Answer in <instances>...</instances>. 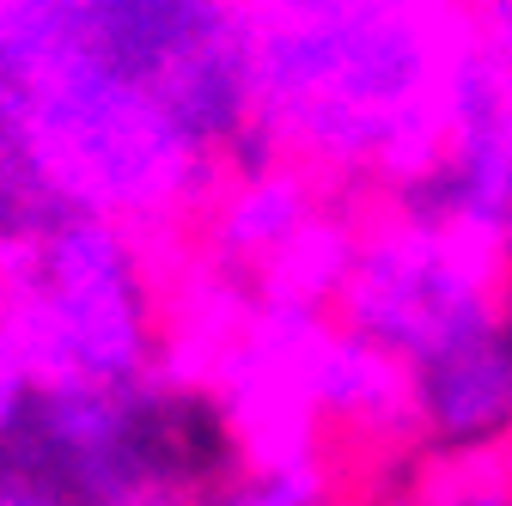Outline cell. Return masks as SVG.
Listing matches in <instances>:
<instances>
[{
	"instance_id": "cell-5",
	"label": "cell",
	"mask_w": 512,
	"mask_h": 506,
	"mask_svg": "<svg viewBox=\"0 0 512 506\" xmlns=\"http://www.w3.org/2000/svg\"><path fill=\"white\" fill-rule=\"evenodd\" d=\"M0 506H74L68 494H55L49 482L13 470V464H0Z\"/></svg>"
},
{
	"instance_id": "cell-6",
	"label": "cell",
	"mask_w": 512,
	"mask_h": 506,
	"mask_svg": "<svg viewBox=\"0 0 512 506\" xmlns=\"http://www.w3.org/2000/svg\"><path fill=\"white\" fill-rule=\"evenodd\" d=\"M488 257H494V281H500V299L512 305V202H506V214H500V226H494V238H488Z\"/></svg>"
},
{
	"instance_id": "cell-4",
	"label": "cell",
	"mask_w": 512,
	"mask_h": 506,
	"mask_svg": "<svg viewBox=\"0 0 512 506\" xmlns=\"http://www.w3.org/2000/svg\"><path fill=\"white\" fill-rule=\"evenodd\" d=\"M202 506H348L342 464L324 446L250 452L226 482L202 494Z\"/></svg>"
},
{
	"instance_id": "cell-2",
	"label": "cell",
	"mask_w": 512,
	"mask_h": 506,
	"mask_svg": "<svg viewBox=\"0 0 512 506\" xmlns=\"http://www.w3.org/2000/svg\"><path fill=\"white\" fill-rule=\"evenodd\" d=\"M171 366L147 226L68 208L0 263V385H135Z\"/></svg>"
},
{
	"instance_id": "cell-1",
	"label": "cell",
	"mask_w": 512,
	"mask_h": 506,
	"mask_svg": "<svg viewBox=\"0 0 512 506\" xmlns=\"http://www.w3.org/2000/svg\"><path fill=\"white\" fill-rule=\"evenodd\" d=\"M458 0H238L263 141L336 196H384L439 135Z\"/></svg>"
},
{
	"instance_id": "cell-3",
	"label": "cell",
	"mask_w": 512,
	"mask_h": 506,
	"mask_svg": "<svg viewBox=\"0 0 512 506\" xmlns=\"http://www.w3.org/2000/svg\"><path fill=\"white\" fill-rule=\"evenodd\" d=\"M324 311L348 336L415 372L500 318V281L488 244L372 202L348 232Z\"/></svg>"
}]
</instances>
